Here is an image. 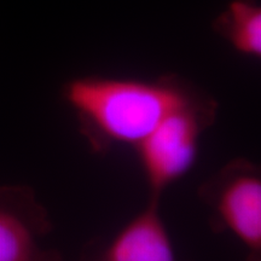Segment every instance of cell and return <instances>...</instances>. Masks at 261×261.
I'll return each instance as SVG.
<instances>
[{"instance_id": "6da1fadb", "label": "cell", "mask_w": 261, "mask_h": 261, "mask_svg": "<svg viewBox=\"0 0 261 261\" xmlns=\"http://www.w3.org/2000/svg\"><path fill=\"white\" fill-rule=\"evenodd\" d=\"M63 96L103 138L135 146L169 114L197 99L187 87L169 79L81 77L64 87Z\"/></svg>"}, {"instance_id": "277c9868", "label": "cell", "mask_w": 261, "mask_h": 261, "mask_svg": "<svg viewBox=\"0 0 261 261\" xmlns=\"http://www.w3.org/2000/svg\"><path fill=\"white\" fill-rule=\"evenodd\" d=\"M102 261H178L156 205H150L122 227Z\"/></svg>"}, {"instance_id": "3957f363", "label": "cell", "mask_w": 261, "mask_h": 261, "mask_svg": "<svg viewBox=\"0 0 261 261\" xmlns=\"http://www.w3.org/2000/svg\"><path fill=\"white\" fill-rule=\"evenodd\" d=\"M221 223L250 252L261 249V179L253 168L228 169L214 201Z\"/></svg>"}, {"instance_id": "8992f818", "label": "cell", "mask_w": 261, "mask_h": 261, "mask_svg": "<svg viewBox=\"0 0 261 261\" xmlns=\"http://www.w3.org/2000/svg\"><path fill=\"white\" fill-rule=\"evenodd\" d=\"M215 29L240 54L261 56V8L256 0H233L215 21Z\"/></svg>"}, {"instance_id": "7a4b0ae2", "label": "cell", "mask_w": 261, "mask_h": 261, "mask_svg": "<svg viewBox=\"0 0 261 261\" xmlns=\"http://www.w3.org/2000/svg\"><path fill=\"white\" fill-rule=\"evenodd\" d=\"M203 107L196 99L163 119L138 145L149 185L161 191L187 174L198 151Z\"/></svg>"}, {"instance_id": "5b68a950", "label": "cell", "mask_w": 261, "mask_h": 261, "mask_svg": "<svg viewBox=\"0 0 261 261\" xmlns=\"http://www.w3.org/2000/svg\"><path fill=\"white\" fill-rule=\"evenodd\" d=\"M2 198V197H0ZM35 221L15 205L0 201V261H56L38 243Z\"/></svg>"}]
</instances>
